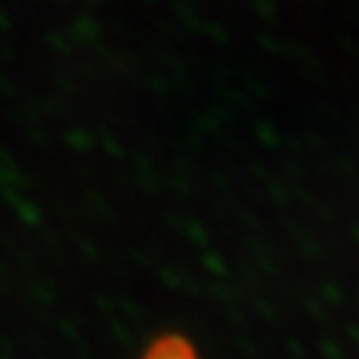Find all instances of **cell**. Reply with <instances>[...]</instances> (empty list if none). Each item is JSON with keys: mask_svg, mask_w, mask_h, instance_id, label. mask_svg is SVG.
Listing matches in <instances>:
<instances>
[{"mask_svg": "<svg viewBox=\"0 0 359 359\" xmlns=\"http://www.w3.org/2000/svg\"><path fill=\"white\" fill-rule=\"evenodd\" d=\"M142 359H200L190 342L180 334H165L157 337L155 342L147 347Z\"/></svg>", "mask_w": 359, "mask_h": 359, "instance_id": "cell-1", "label": "cell"}]
</instances>
